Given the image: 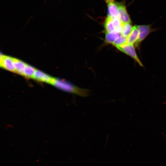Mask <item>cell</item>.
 <instances>
[{"instance_id":"52a82bcc","label":"cell","mask_w":166,"mask_h":166,"mask_svg":"<svg viewBox=\"0 0 166 166\" xmlns=\"http://www.w3.org/2000/svg\"><path fill=\"white\" fill-rule=\"evenodd\" d=\"M107 3L108 16L112 18L119 17L117 2L113 1Z\"/></svg>"},{"instance_id":"7a4b0ae2","label":"cell","mask_w":166,"mask_h":166,"mask_svg":"<svg viewBox=\"0 0 166 166\" xmlns=\"http://www.w3.org/2000/svg\"><path fill=\"white\" fill-rule=\"evenodd\" d=\"M119 50L129 55L141 66L143 65L138 57L133 45L125 43L116 47Z\"/></svg>"},{"instance_id":"5bb4252c","label":"cell","mask_w":166,"mask_h":166,"mask_svg":"<svg viewBox=\"0 0 166 166\" xmlns=\"http://www.w3.org/2000/svg\"><path fill=\"white\" fill-rule=\"evenodd\" d=\"M127 38L122 34L117 37L112 44L116 47L123 45L126 43Z\"/></svg>"},{"instance_id":"8fae6325","label":"cell","mask_w":166,"mask_h":166,"mask_svg":"<svg viewBox=\"0 0 166 166\" xmlns=\"http://www.w3.org/2000/svg\"><path fill=\"white\" fill-rule=\"evenodd\" d=\"M106 33L105 41L106 42L109 43H113L117 37L122 34L121 32L115 31Z\"/></svg>"},{"instance_id":"7c38bea8","label":"cell","mask_w":166,"mask_h":166,"mask_svg":"<svg viewBox=\"0 0 166 166\" xmlns=\"http://www.w3.org/2000/svg\"><path fill=\"white\" fill-rule=\"evenodd\" d=\"M133 27L131 22L124 24L121 31L122 35L127 38L131 32Z\"/></svg>"},{"instance_id":"9c48e42d","label":"cell","mask_w":166,"mask_h":166,"mask_svg":"<svg viewBox=\"0 0 166 166\" xmlns=\"http://www.w3.org/2000/svg\"><path fill=\"white\" fill-rule=\"evenodd\" d=\"M14 64L15 72L22 75L27 64L22 61L15 58L14 59Z\"/></svg>"},{"instance_id":"3957f363","label":"cell","mask_w":166,"mask_h":166,"mask_svg":"<svg viewBox=\"0 0 166 166\" xmlns=\"http://www.w3.org/2000/svg\"><path fill=\"white\" fill-rule=\"evenodd\" d=\"M137 26L139 31V35L135 45L137 47L152 31V30L149 25H140Z\"/></svg>"},{"instance_id":"4fadbf2b","label":"cell","mask_w":166,"mask_h":166,"mask_svg":"<svg viewBox=\"0 0 166 166\" xmlns=\"http://www.w3.org/2000/svg\"><path fill=\"white\" fill-rule=\"evenodd\" d=\"M35 70L33 67L27 65L22 75L27 77H33Z\"/></svg>"},{"instance_id":"277c9868","label":"cell","mask_w":166,"mask_h":166,"mask_svg":"<svg viewBox=\"0 0 166 166\" xmlns=\"http://www.w3.org/2000/svg\"><path fill=\"white\" fill-rule=\"evenodd\" d=\"M14 59L9 56L0 55V66L7 70L15 72Z\"/></svg>"},{"instance_id":"ba28073f","label":"cell","mask_w":166,"mask_h":166,"mask_svg":"<svg viewBox=\"0 0 166 166\" xmlns=\"http://www.w3.org/2000/svg\"><path fill=\"white\" fill-rule=\"evenodd\" d=\"M139 35V31L137 26L133 27L130 34L127 38L126 43L133 45L136 42Z\"/></svg>"},{"instance_id":"8992f818","label":"cell","mask_w":166,"mask_h":166,"mask_svg":"<svg viewBox=\"0 0 166 166\" xmlns=\"http://www.w3.org/2000/svg\"><path fill=\"white\" fill-rule=\"evenodd\" d=\"M33 77L35 79L45 82L52 84L54 78L38 70H36Z\"/></svg>"},{"instance_id":"2e32d148","label":"cell","mask_w":166,"mask_h":166,"mask_svg":"<svg viewBox=\"0 0 166 166\" xmlns=\"http://www.w3.org/2000/svg\"><path fill=\"white\" fill-rule=\"evenodd\" d=\"M105 0L106 1V0Z\"/></svg>"},{"instance_id":"9a60e30c","label":"cell","mask_w":166,"mask_h":166,"mask_svg":"<svg viewBox=\"0 0 166 166\" xmlns=\"http://www.w3.org/2000/svg\"><path fill=\"white\" fill-rule=\"evenodd\" d=\"M113 1V0H106V1L107 2V3H108L109 2Z\"/></svg>"},{"instance_id":"30bf717a","label":"cell","mask_w":166,"mask_h":166,"mask_svg":"<svg viewBox=\"0 0 166 166\" xmlns=\"http://www.w3.org/2000/svg\"><path fill=\"white\" fill-rule=\"evenodd\" d=\"M105 28L106 33L115 31V28L113 22L112 18L108 16L105 23Z\"/></svg>"},{"instance_id":"5b68a950","label":"cell","mask_w":166,"mask_h":166,"mask_svg":"<svg viewBox=\"0 0 166 166\" xmlns=\"http://www.w3.org/2000/svg\"><path fill=\"white\" fill-rule=\"evenodd\" d=\"M119 18L123 24L131 22L130 18L127 12L124 5L117 2Z\"/></svg>"},{"instance_id":"6da1fadb","label":"cell","mask_w":166,"mask_h":166,"mask_svg":"<svg viewBox=\"0 0 166 166\" xmlns=\"http://www.w3.org/2000/svg\"><path fill=\"white\" fill-rule=\"evenodd\" d=\"M52 84L64 91L82 97H87L90 93L89 90L79 87L63 80L54 78Z\"/></svg>"}]
</instances>
